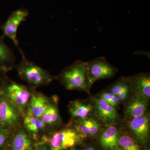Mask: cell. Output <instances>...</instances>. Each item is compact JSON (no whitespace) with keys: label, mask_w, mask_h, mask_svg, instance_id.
<instances>
[{"label":"cell","mask_w":150,"mask_h":150,"mask_svg":"<svg viewBox=\"0 0 150 150\" xmlns=\"http://www.w3.org/2000/svg\"><path fill=\"white\" fill-rule=\"evenodd\" d=\"M90 81L93 84L96 81L113 77L118 69L110 64L103 56L87 62Z\"/></svg>","instance_id":"obj_7"},{"label":"cell","mask_w":150,"mask_h":150,"mask_svg":"<svg viewBox=\"0 0 150 150\" xmlns=\"http://www.w3.org/2000/svg\"><path fill=\"white\" fill-rule=\"evenodd\" d=\"M78 150H97V148L93 145L89 144L84 146Z\"/></svg>","instance_id":"obj_24"},{"label":"cell","mask_w":150,"mask_h":150,"mask_svg":"<svg viewBox=\"0 0 150 150\" xmlns=\"http://www.w3.org/2000/svg\"><path fill=\"white\" fill-rule=\"evenodd\" d=\"M4 38L0 35V73L6 74L15 67L16 57L11 49L5 43Z\"/></svg>","instance_id":"obj_17"},{"label":"cell","mask_w":150,"mask_h":150,"mask_svg":"<svg viewBox=\"0 0 150 150\" xmlns=\"http://www.w3.org/2000/svg\"><path fill=\"white\" fill-rule=\"evenodd\" d=\"M98 96L102 98L105 100L106 102L109 103L116 108V109L119 108V105L121 104L120 101L118 100L117 96L111 93L110 92L108 91L107 90L101 91Z\"/></svg>","instance_id":"obj_23"},{"label":"cell","mask_w":150,"mask_h":150,"mask_svg":"<svg viewBox=\"0 0 150 150\" xmlns=\"http://www.w3.org/2000/svg\"><path fill=\"white\" fill-rule=\"evenodd\" d=\"M49 100L50 98L35 90L31 96L27 111L34 116L40 118L48 107Z\"/></svg>","instance_id":"obj_19"},{"label":"cell","mask_w":150,"mask_h":150,"mask_svg":"<svg viewBox=\"0 0 150 150\" xmlns=\"http://www.w3.org/2000/svg\"><path fill=\"white\" fill-rule=\"evenodd\" d=\"M142 150H150V148L149 147H147V148H144V149H142Z\"/></svg>","instance_id":"obj_27"},{"label":"cell","mask_w":150,"mask_h":150,"mask_svg":"<svg viewBox=\"0 0 150 150\" xmlns=\"http://www.w3.org/2000/svg\"><path fill=\"white\" fill-rule=\"evenodd\" d=\"M21 55L19 64L15 66L19 77L33 88L49 84L54 80L55 76L47 70L42 69L35 63L26 59L24 53L18 48Z\"/></svg>","instance_id":"obj_3"},{"label":"cell","mask_w":150,"mask_h":150,"mask_svg":"<svg viewBox=\"0 0 150 150\" xmlns=\"http://www.w3.org/2000/svg\"><path fill=\"white\" fill-rule=\"evenodd\" d=\"M47 141L50 150H69L81 144L84 140L74 126L69 123L62 129L51 132Z\"/></svg>","instance_id":"obj_4"},{"label":"cell","mask_w":150,"mask_h":150,"mask_svg":"<svg viewBox=\"0 0 150 150\" xmlns=\"http://www.w3.org/2000/svg\"><path fill=\"white\" fill-rule=\"evenodd\" d=\"M68 106L71 117L69 123L91 117L94 113L92 103L85 100L77 99L70 101Z\"/></svg>","instance_id":"obj_12"},{"label":"cell","mask_w":150,"mask_h":150,"mask_svg":"<svg viewBox=\"0 0 150 150\" xmlns=\"http://www.w3.org/2000/svg\"><path fill=\"white\" fill-rule=\"evenodd\" d=\"M36 150H49L48 149V148L46 146L43 145V146H40L38 149Z\"/></svg>","instance_id":"obj_25"},{"label":"cell","mask_w":150,"mask_h":150,"mask_svg":"<svg viewBox=\"0 0 150 150\" xmlns=\"http://www.w3.org/2000/svg\"><path fill=\"white\" fill-rule=\"evenodd\" d=\"M13 133V131L0 125V150L9 148Z\"/></svg>","instance_id":"obj_22"},{"label":"cell","mask_w":150,"mask_h":150,"mask_svg":"<svg viewBox=\"0 0 150 150\" xmlns=\"http://www.w3.org/2000/svg\"><path fill=\"white\" fill-rule=\"evenodd\" d=\"M5 74V73H0V82H1V81L2 80V79L4 75Z\"/></svg>","instance_id":"obj_26"},{"label":"cell","mask_w":150,"mask_h":150,"mask_svg":"<svg viewBox=\"0 0 150 150\" xmlns=\"http://www.w3.org/2000/svg\"><path fill=\"white\" fill-rule=\"evenodd\" d=\"M128 131L138 144L148 147L150 137V116L148 112L139 117L125 119Z\"/></svg>","instance_id":"obj_5"},{"label":"cell","mask_w":150,"mask_h":150,"mask_svg":"<svg viewBox=\"0 0 150 150\" xmlns=\"http://www.w3.org/2000/svg\"><path fill=\"white\" fill-rule=\"evenodd\" d=\"M24 130L31 137H36L46 131L44 123L40 118L36 117L27 111L22 119Z\"/></svg>","instance_id":"obj_18"},{"label":"cell","mask_w":150,"mask_h":150,"mask_svg":"<svg viewBox=\"0 0 150 150\" xmlns=\"http://www.w3.org/2000/svg\"><path fill=\"white\" fill-rule=\"evenodd\" d=\"M91 103L94 114L100 121L106 126L118 124L120 117L116 108L98 96L94 97Z\"/></svg>","instance_id":"obj_9"},{"label":"cell","mask_w":150,"mask_h":150,"mask_svg":"<svg viewBox=\"0 0 150 150\" xmlns=\"http://www.w3.org/2000/svg\"><path fill=\"white\" fill-rule=\"evenodd\" d=\"M29 11L24 7L18 9L13 12L7 20L0 26L3 31V37H7L12 40L13 44L18 48H20L17 33L19 26L25 21L29 15Z\"/></svg>","instance_id":"obj_8"},{"label":"cell","mask_w":150,"mask_h":150,"mask_svg":"<svg viewBox=\"0 0 150 150\" xmlns=\"http://www.w3.org/2000/svg\"><path fill=\"white\" fill-rule=\"evenodd\" d=\"M14 131L9 147L11 150H34L31 137L24 130L18 128Z\"/></svg>","instance_id":"obj_20"},{"label":"cell","mask_w":150,"mask_h":150,"mask_svg":"<svg viewBox=\"0 0 150 150\" xmlns=\"http://www.w3.org/2000/svg\"><path fill=\"white\" fill-rule=\"evenodd\" d=\"M149 100L144 97L131 96L124 103V119L135 118L146 114L148 112Z\"/></svg>","instance_id":"obj_11"},{"label":"cell","mask_w":150,"mask_h":150,"mask_svg":"<svg viewBox=\"0 0 150 150\" xmlns=\"http://www.w3.org/2000/svg\"><path fill=\"white\" fill-rule=\"evenodd\" d=\"M121 127L118 124L106 126L102 129L98 136V141L100 147L104 150H119L118 139Z\"/></svg>","instance_id":"obj_13"},{"label":"cell","mask_w":150,"mask_h":150,"mask_svg":"<svg viewBox=\"0 0 150 150\" xmlns=\"http://www.w3.org/2000/svg\"><path fill=\"white\" fill-rule=\"evenodd\" d=\"M118 147L119 150H142L129 131L122 128L118 137Z\"/></svg>","instance_id":"obj_21"},{"label":"cell","mask_w":150,"mask_h":150,"mask_svg":"<svg viewBox=\"0 0 150 150\" xmlns=\"http://www.w3.org/2000/svg\"><path fill=\"white\" fill-rule=\"evenodd\" d=\"M59 97L54 95L50 98L49 104L40 118L44 123L46 131L51 132L58 130L63 125L59 108Z\"/></svg>","instance_id":"obj_10"},{"label":"cell","mask_w":150,"mask_h":150,"mask_svg":"<svg viewBox=\"0 0 150 150\" xmlns=\"http://www.w3.org/2000/svg\"><path fill=\"white\" fill-rule=\"evenodd\" d=\"M74 126L84 140L98 135L102 130V123L97 118L89 117L81 121L69 123Z\"/></svg>","instance_id":"obj_14"},{"label":"cell","mask_w":150,"mask_h":150,"mask_svg":"<svg viewBox=\"0 0 150 150\" xmlns=\"http://www.w3.org/2000/svg\"><path fill=\"white\" fill-rule=\"evenodd\" d=\"M55 77L68 90L90 93L93 84L89 78L87 62L77 60L72 64L66 67Z\"/></svg>","instance_id":"obj_1"},{"label":"cell","mask_w":150,"mask_h":150,"mask_svg":"<svg viewBox=\"0 0 150 150\" xmlns=\"http://www.w3.org/2000/svg\"><path fill=\"white\" fill-rule=\"evenodd\" d=\"M131 85V96L150 98V73H141L128 77Z\"/></svg>","instance_id":"obj_15"},{"label":"cell","mask_w":150,"mask_h":150,"mask_svg":"<svg viewBox=\"0 0 150 150\" xmlns=\"http://www.w3.org/2000/svg\"><path fill=\"white\" fill-rule=\"evenodd\" d=\"M117 96L121 103H125L131 95V85L128 77H120L107 88Z\"/></svg>","instance_id":"obj_16"},{"label":"cell","mask_w":150,"mask_h":150,"mask_svg":"<svg viewBox=\"0 0 150 150\" xmlns=\"http://www.w3.org/2000/svg\"><path fill=\"white\" fill-rule=\"evenodd\" d=\"M35 88L28 87L11 80L4 75L0 82V94L14 105L23 116L26 113Z\"/></svg>","instance_id":"obj_2"},{"label":"cell","mask_w":150,"mask_h":150,"mask_svg":"<svg viewBox=\"0 0 150 150\" xmlns=\"http://www.w3.org/2000/svg\"><path fill=\"white\" fill-rule=\"evenodd\" d=\"M23 117L18 108L0 94V125L14 132L20 128Z\"/></svg>","instance_id":"obj_6"}]
</instances>
